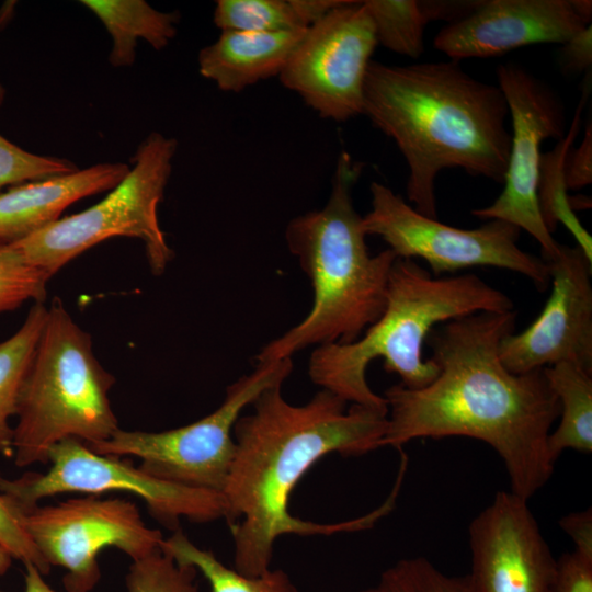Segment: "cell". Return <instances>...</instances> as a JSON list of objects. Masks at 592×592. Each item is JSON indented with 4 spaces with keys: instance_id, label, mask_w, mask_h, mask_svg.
Returning <instances> with one entry per match:
<instances>
[{
    "instance_id": "6da1fadb",
    "label": "cell",
    "mask_w": 592,
    "mask_h": 592,
    "mask_svg": "<svg viewBox=\"0 0 592 592\" xmlns=\"http://www.w3.org/2000/svg\"><path fill=\"white\" fill-rule=\"evenodd\" d=\"M516 312H477L435 327L426 338L439 368L429 385L401 384L384 392L387 429L380 447L401 448L415 439L466 436L502 458L510 491L528 500L551 477L547 451L559 400L543 369L514 374L499 346L514 332Z\"/></svg>"
},
{
    "instance_id": "7a4b0ae2",
    "label": "cell",
    "mask_w": 592,
    "mask_h": 592,
    "mask_svg": "<svg viewBox=\"0 0 592 592\" xmlns=\"http://www.w3.org/2000/svg\"><path fill=\"white\" fill-rule=\"evenodd\" d=\"M252 413L240 415L232 436L235 454L221 496L234 539V569L257 577L270 569L275 540L288 534L311 536L373 526L394 508L388 498L371 513L332 524L294 516L289 497L300 478L331 453L362 456L380 447L386 411L351 405L326 389L295 406L282 385L262 391Z\"/></svg>"
},
{
    "instance_id": "3957f363",
    "label": "cell",
    "mask_w": 592,
    "mask_h": 592,
    "mask_svg": "<svg viewBox=\"0 0 592 592\" xmlns=\"http://www.w3.org/2000/svg\"><path fill=\"white\" fill-rule=\"evenodd\" d=\"M363 114L396 143L409 168L408 200L426 217L437 218L435 179L446 168L504 180L511 146L504 95L457 61L372 60Z\"/></svg>"
},
{
    "instance_id": "277c9868",
    "label": "cell",
    "mask_w": 592,
    "mask_h": 592,
    "mask_svg": "<svg viewBox=\"0 0 592 592\" xmlns=\"http://www.w3.org/2000/svg\"><path fill=\"white\" fill-rule=\"evenodd\" d=\"M362 167L341 152L326 205L288 221L285 241L310 281L312 304L299 323L260 350L257 363L292 358L309 346L354 342L383 314L397 257L388 248L372 255L367 248L363 216L352 198Z\"/></svg>"
},
{
    "instance_id": "5b68a950",
    "label": "cell",
    "mask_w": 592,
    "mask_h": 592,
    "mask_svg": "<svg viewBox=\"0 0 592 592\" xmlns=\"http://www.w3.org/2000/svg\"><path fill=\"white\" fill-rule=\"evenodd\" d=\"M510 310L512 299L476 274L435 277L413 259L397 258L380 317L354 342L315 348L308 374L315 385L348 403L388 412L385 398L366 379L373 360L382 358L385 371L398 375L402 386L422 388L439 374L423 355L433 328L477 312Z\"/></svg>"
},
{
    "instance_id": "8992f818",
    "label": "cell",
    "mask_w": 592,
    "mask_h": 592,
    "mask_svg": "<svg viewBox=\"0 0 592 592\" xmlns=\"http://www.w3.org/2000/svg\"><path fill=\"white\" fill-rule=\"evenodd\" d=\"M115 383L96 360L92 339L54 297L20 392L13 426V462L47 464L60 441L87 445L119 429L109 392Z\"/></svg>"
},
{
    "instance_id": "52a82bcc",
    "label": "cell",
    "mask_w": 592,
    "mask_h": 592,
    "mask_svg": "<svg viewBox=\"0 0 592 592\" xmlns=\"http://www.w3.org/2000/svg\"><path fill=\"white\" fill-rule=\"evenodd\" d=\"M178 143L153 132L138 146L134 166L98 204L13 242L32 265L50 277L72 259L112 237L138 238L155 275L174 257L158 219Z\"/></svg>"
},
{
    "instance_id": "ba28073f",
    "label": "cell",
    "mask_w": 592,
    "mask_h": 592,
    "mask_svg": "<svg viewBox=\"0 0 592 592\" xmlns=\"http://www.w3.org/2000/svg\"><path fill=\"white\" fill-rule=\"evenodd\" d=\"M292 371L291 357L257 363L227 387L217 409L191 424L162 432L117 429L88 446L100 455L135 456L143 471L160 480L221 493L235 454L236 421L262 391L283 385Z\"/></svg>"
},
{
    "instance_id": "9c48e42d",
    "label": "cell",
    "mask_w": 592,
    "mask_h": 592,
    "mask_svg": "<svg viewBox=\"0 0 592 592\" xmlns=\"http://www.w3.org/2000/svg\"><path fill=\"white\" fill-rule=\"evenodd\" d=\"M47 463L49 468L42 474L26 473L14 479L0 474V493L24 511L61 493L124 492L141 499L151 516L173 532L179 530L181 517L207 523L226 515L221 493L160 480L129 459L96 454L76 439L53 445Z\"/></svg>"
},
{
    "instance_id": "30bf717a",
    "label": "cell",
    "mask_w": 592,
    "mask_h": 592,
    "mask_svg": "<svg viewBox=\"0 0 592 592\" xmlns=\"http://www.w3.org/2000/svg\"><path fill=\"white\" fill-rule=\"evenodd\" d=\"M372 208L363 216L366 236L380 237L397 258L424 260L434 275L473 266H493L530 278L545 291L547 263L517 246L520 229L492 219L476 229H460L417 212L388 186L372 182Z\"/></svg>"
},
{
    "instance_id": "8fae6325",
    "label": "cell",
    "mask_w": 592,
    "mask_h": 592,
    "mask_svg": "<svg viewBox=\"0 0 592 592\" xmlns=\"http://www.w3.org/2000/svg\"><path fill=\"white\" fill-rule=\"evenodd\" d=\"M30 538L52 566L66 569V592H90L101 578L98 555L115 547L133 561L159 550L162 534L148 527L137 505L89 494L53 505L20 510Z\"/></svg>"
},
{
    "instance_id": "7c38bea8",
    "label": "cell",
    "mask_w": 592,
    "mask_h": 592,
    "mask_svg": "<svg viewBox=\"0 0 592 592\" xmlns=\"http://www.w3.org/2000/svg\"><path fill=\"white\" fill-rule=\"evenodd\" d=\"M497 79L511 121L504 187L493 203L471 214L525 230L539 243L542 259L546 262L558 254L560 243L547 229L538 206L540 146L546 139L559 140L566 134L565 107L547 83L516 64L499 65Z\"/></svg>"
},
{
    "instance_id": "4fadbf2b",
    "label": "cell",
    "mask_w": 592,
    "mask_h": 592,
    "mask_svg": "<svg viewBox=\"0 0 592 592\" xmlns=\"http://www.w3.org/2000/svg\"><path fill=\"white\" fill-rule=\"evenodd\" d=\"M363 1L344 0L309 26L278 78L320 117L363 114L364 81L377 46Z\"/></svg>"
},
{
    "instance_id": "5bb4252c",
    "label": "cell",
    "mask_w": 592,
    "mask_h": 592,
    "mask_svg": "<svg viewBox=\"0 0 592 592\" xmlns=\"http://www.w3.org/2000/svg\"><path fill=\"white\" fill-rule=\"evenodd\" d=\"M546 263L551 293L527 328L502 339L500 358L514 374L558 363L592 373V263L578 246L566 244Z\"/></svg>"
},
{
    "instance_id": "9a60e30c",
    "label": "cell",
    "mask_w": 592,
    "mask_h": 592,
    "mask_svg": "<svg viewBox=\"0 0 592 592\" xmlns=\"http://www.w3.org/2000/svg\"><path fill=\"white\" fill-rule=\"evenodd\" d=\"M470 592H557V563L527 501L498 491L469 525Z\"/></svg>"
},
{
    "instance_id": "2e32d148",
    "label": "cell",
    "mask_w": 592,
    "mask_h": 592,
    "mask_svg": "<svg viewBox=\"0 0 592 592\" xmlns=\"http://www.w3.org/2000/svg\"><path fill=\"white\" fill-rule=\"evenodd\" d=\"M588 23L572 0H488L434 37L451 60L489 58L533 44H563Z\"/></svg>"
},
{
    "instance_id": "e0dca14e",
    "label": "cell",
    "mask_w": 592,
    "mask_h": 592,
    "mask_svg": "<svg viewBox=\"0 0 592 592\" xmlns=\"http://www.w3.org/2000/svg\"><path fill=\"white\" fill-rule=\"evenodd\" d=\"M129 170L124 162H103L10 187L0 194V241L16 242L55 223L72 203L114 189Z\"/></svg>"
},
{
    "instance_id": "ac0fdd59",
    "label": "cell",
    "mask_w": 592,
    "mask_h": 592,
    "mask_svg": "<svg viewBox=\"0 0 592 592\" xmlns=\"http://www.w3.org/2000/svg\"><path fill=\"white\" fill-rule=\"evenodd\" d=\"M306 30L221 31L214 43L200 50L198 71L219 90L238 93L259 81L280 76Z\"/></svg>"
},
{
    "instance_id": "d6986e66",
    "label": "cell",
    "mask_w": 592,
    "mask_h": 592,
    "mask_svg": "<svg viewBox=\"0 0 592 592\" xmlns=\"http://www.w3.org/2000/svg\"><path fill=\"white\" fill-rule=\"evenodd\" d=\"M103 23L113 39L109 61L113 67L132 66L136 59L138 38L157 50L174 38L179 12H162L143 0H83Z\"/></svg>"
},
{
    "instance_id": "ffe728a7",
    "label": "cell",
    "mask_w": 592,
    "mask_h": 592,
    "mask_svg": "<svg viewBox=\"0 0 592 592\" xmlns=\"http://www.w3.org/2000/svg\"><path fill=\"white\" fill-rule=\"evenodd\" d=\"M560 405V422L547 439V451L555 463L566 449L592 452V373L571 363L543 368Z\"/></svg>"
},
{
    "instance_id": "44dd1931",
    "label": "cell",
    "mask_w": 592,
    "mask_h": 592,
    "mask_svg": "<svg viewBox=\"0 0 592 592\" xmlns=\"http://www.w3.org/2000/svg\"><path fill=\"white\" fill-rule=\"evenodd\" d=\"M590 87L591 81L584 84L568 132L558 140L553 150L542 155L537 198L542 218L549 232L554 234L557 226L562 224L574 237L578 247L592 263V237L583 228L571 207L563 173L566 157L580 130L581 114L588 100Z\"/></svg>"
},
{
    "instance_id": "7402d4cb",
    "label": "cell",
    "mask_w": 592,
    "mask_h": 592,
    "mask_svg": "<svg viewBox=\"0 0 592 592\" xmlns=\"http://www.w3.org/2000/svg\"><path fill=\"white\" fill-rule=\"evenodd\" d=\"M47 307L35 303L22 326L0 342V453L13 456V428L22 385L46 321Z\"/></svg>"
},
{
    "instance_id": "603a6c76",
    "label": "cell",
    "mask_w": 592,
    "mask_h": 592,
    "mask_svg": "<svg viewBox=\"0 0 592 592\" xmlns=\"http://www.w3.org/2000/svg\"><path fill=\"white\" fill-rule=\"evenodd\" d=\"M160 549L177 562L195 567L210 592H299L284 570L270 568L260 576L246 577L225 566L210 550L197 547L180 530L163 538Z\"/></svg>"
},
{
    "instance_id": "cb8c5ba5",
    "label": "cell",
    "mask_w": 592,
    "mask_h": 592,
    "mask_svg": "<svg viewBox=\"0 0 592 592\" xmlns=\"http://www.w3.org/2000/svg\"><path fill=\"white\" fill-rule=\"evenodd\" d=\"M375 29L377 43L411 58L424 52V30L433 21L428 1H363Z\"/></svg>"
},
{
    "instance_id": "d4e9b609",
    "label": "cell",
    "mask_w": 592,
    "mask_h": 592,
    "mask_svg": "<svg viewBox=\"0 0 592 592\" xmlns=\"http://www.w3.org/2000/svg\"><path fill=\"white\" fill-rule=\"evenodd\" d=\"M213 21L221 31L275 33L308 29L296 0H218Z\"/></svg>"
},
{
    "instance_id": "484cf974",
    "label": "cell",
    "mask_w": 592,
    "mask_h": 592,
    "mask_svg": "<svg viewBox=\"0 0 592 592\" xmlns=\"http://www.w3.org/2000/svg\"><path fill=\"white\" fill-rule=\"evenodd\" d=\"M360 592H470L466 576H448L423 557L397 561Z\"/></svg>"
},
{
    "instance_id": "4316f807",
    "label": "cell",
    "mask_w": 592,
    "mask_h": 592,
    "mask_svg": "<svg viewBox=\"0 0 592 592\" xmlns=\"http://www.w3.org/2000/svg\"><path fill=\"white\" fill-rule=\"evenodd\" d=\"M50 276L29 263L12 244L0 241V314L25 301L44 303Z\"/></svg>"
},
{
    "instance_id": "83f0119b",
    "label": "cell",
    "mask_w": 592,
    "mask_h": 592,
    "mask_svg": "<svg viewBox=\"0 0 592 592\" xmlns=\"http://www.w3.org/2000/svg\"><path fill=\"white\" fill-rule=\"evenodd\" d=\"M197 570L161 549L134 560L125 578L127 592H198Z\"/></svg>"
},
{
    "instance_id": "f1b7e54d",
    "label": "cell",
    "mask_w": 592,
    "mask_h": 592,
    "mask_svg": "<svg viewBox=\"0 0 592 592\" xmlns=\"http://www.w3.org/2000/svg\"><path fill=\"white\" fill-rule=\"evenodd\" d=\"M79 170L67 159L26 151L0 134V189Z\"/></svg>"
},
{
    "instance_id": "f546056e",
    "label": "cell",
    "mask_w": 592,
    "mask_h": 592,
    "mask_svg": "<svg viewBox=\"0 0 592 592\" xmlns=\"http://www.w3.org/2000/svg\"><path fill=\"white\" fill-rule=\"evenodd\" d=\"M0 546L13 559L25 563H33L43 576L50 571L20 520V510L3 494L0 493Z\"/></svg>"
},
{
    "instance_id": "4dcf8cb0",
    "label": "cell",
    "mask_w": 592,
    "mask_h": 592,
    "mask_svg": "<svg viewBox=\"0 0 592 592\" xmlns=\"http://www.w3.org/2000/svg\"><path fill=\"white\" fill-rule=\"evenodd\" d=\"M556 563L557 592H592V558L573 550Z\"/></svg>"
},
{
    "instance_id": "1f68e13d",
    "label": "cell",
    "mask_w": 592,
    "mask_h": 592,
    "mask_svg": "<svg viewBox=\"0 0 592 592\" xmlns=\"http://www.w3.org/2000/svg\"><path fill=\"white\" fill-rule=\"evenodd\" d=\"M565 181L568 190H580L592 182V125L585 126L578 148H571L565 160Z\"/></svg>"
},
{
    "instance_id": "d6a6232c",
    "label": "cell",
    "mask_w": 592,
    "mask_h": 592,
    "mask_svg": "<svg viewBox=\"0 0 592 592\" xmlns=\"http://www.w3.org/2000/svg\"><path fill=\"white\" fill-rule=\"evenodd\" d=\"M560 67L565 73L578 75L590 71L592 66L591 24L561 44Z\"/></svg>"
},
{
    "instance_id": "836d02e7",
    "label": "cell",
    "mask_w": 592,
    "mask_h": 592,
    "mask_svg": "<svg viewBox=\"0 0 592 592\" xmlns=\"http://www.w3.org/2000/svg\"><path fill=\"white\" fill-rule=\"evenodd\" d=\"M559 525L573 540L574 551L592 558V509L570 513Z\"/></svg>"
},
{
    "instance_id": "e575fe53",
    "label": "cell",
    "mask_w": 592,
    "mask_h": 592,
    "mask_svg": "<svg viewBox=\"0 0 592 592\" xmlns=\"http://www.w3.org/2000/svg\"><path fill=\"white\" fill-rule=\"evenodd\" d=\"M24 592H55L43 578V574L33 563H25Z\"/></svg>"
},
{
    "instance_id": "d590c367",
    "label": "cell",
    "mask_w": 592,
    "mask_h": 592,
    "mask_svg": "<svg viewBox=\"0 0 592 592\" xmlns=\"http://www.w3.org/2000/svg\"><path fill=\"white\" fill-rule=\"evenodd\" d=\"M577 12L588 22L591 23L592 2L591 0H572Z\"/></svg>"
},
{
    "instance_id": "8d00e7d4",
    "label": "cell",
    "mask_w": 592,
    "mask_h": 592,
    "mask_svg": "<svg viewBox=\"0 0 592 592\" xmlns=\"http://www.w3.org/2000/svg\"><path fill=\"white\" fill-rule=\"evenodd\" d=\"M12 556L4 549L0 546V576L5 573L11 563H12ZM0 592H3L0 590Z\"/></svg>"
},
{
    "instance_id": "74e56055",
    "label": "cell",
    "mask_w": 592,
    "mask_h": 592,
    "mask_svg": "<svg viewBox=\"0 0 592 592\" xmlns=\"http://www.w3.org/2000/svg\"><path fill=\"white\" fill-rule=\"evenodd\" d=\"M4 96H5V90H4V88L0 84V105L3 103Z\"/></svg>"
}]
</instances>
